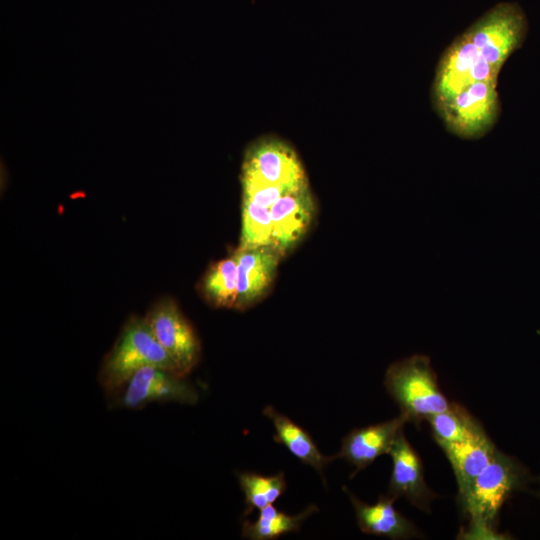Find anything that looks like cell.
I'll list each match as a JSON object with an SVG mask.
<instances>
[{
  "instance_id": "obj_1",
  "label": "cell",
  "mask_w": 540,
  "mask_h": 540,
  "mask_svg": "<svg viewBox=\"0 0 540 540\" xmlns=\"http://www.w3.org/2000/svg\"><path fill=\"white\" fill-rule=\"evenodd\" d=\"M527 32V18L520 5L500 2L491 7L441 56L433 81V105L449 100L474 82L497 80Z\"/></svg>"
},
{
  "instance_id": "obj_2",
  "label": "cell",
  "mask_w": 540,
  "mask_h": 540,
  "mask_svg": "<svg viewBox=\"0 0 540 540\" xmlns=\"http://www.w3.org/2000/svg\"><path fill=\"white\" fill-rule=\"evenodd\" d=\"M529 481L526 467L497 449L489 465L457 496L468 520V528L462 531L464 538H498L494 527L503 504L514 493L527 488Z\"/></svg>"
},
{
  "instance_id": "obj_3",
  "label": "cell",
  "mask_w": 540,
  "mask_h": 540,
  "mask_svg": "<svg viewBox=\"0 0 540 540\" xmlns=\"http://www.w3.org/2000/svg\"><path fill=\"white\" fill-rule=\"evenodd\" d=\"M148 366L161 367L180 374L176 364L157 341L145 319L132 317L125 323L114 345L102 361L98 373L99 384L110 396L134 373Z\"/></svg>"
},
{
  "instance_id": "obj_4",
  "label": "cell",
  "mask_w": 540,
  "mask_h": 540,
  "mask_svg": "<svg viewBox=\"0 0 540 540\" xmlns=\"http://www.w3.org/2000/svg\"><path fill=\"white\" fill-rule=\"evenodd\" d=\"M384 385L400 413L415 425L452 404L439 387L429 357L423 354L392 363L386 370Z\"/></svg>"
},
{
  "instance_id": "obj_5",
  "label": "cell",
  "mask_w": 540,
  "mask_h": 540,
  "mask_svg": "<svg viewBox=\"0 0 540 540\" xmlns=\"http://www.w3.org/2000/svg\"><path fill=\"white\" fill-rule=\"evenodd\" d=\"M434 108L450 133L479 139L493 128L500 114L497 80L474 82Z\"/></svg>"
},
{
  "instance_id": "obj_6",
  "label": "cell",
  "mask_w": 540,
  "mask_h": 540,
  "mask_svg": "<svg viewBox=\"0 0 540 540\" xmlns=\"http://www.w3.org/2000/svg\"><path fill=\"white\" fill-rule=\"evenodd\" d=\"M184 377L161 367H144L110 397L114 406L131 410L152 403L194 405L199 399L198 391Z\"/></svg>"
},
{
  "instance_id": "obj_7",
  "label": "cell",
  "mask_w": 540,
  "mask_h": 540,
  "mask_svg": "<svg viewBox=\"0 0 540 540\" xmlns=\"http://www.w3.org/2000/svg\"><path fill=\"white\" fill-rule=\"evenodd\" d=\"M153 335L186 376L200 359L201 346L193 327L172 299L157 302L144 317Z\"/></svg>"
},
{
  "instance_id": "obj_8",
  "label": "cell",
  "mask_w": 540,
  "mask_h": 540,
  "mask_svg": "<svg viewBox=\"0 0 540 540\" xmlns=\"http://www.w3.org/2000/svg\"><path fill=\"white\" fill-rule=\"evenodd\" d=\"M271 244L281 257L301 240L309 229L316 207L308 183L284 194L270 208Z\"/></svg>"
},
{
  "instance_id": "obj_9",
  "label": "cell",
  "mask_w": 540,
  "mask_h": 540,
  "mask_svg": "<svg viewBox=\"0 0 540 540\" xmlns=\"http://www.w3.org/2000/svg\"><path fill=\"white\" fill-rule=\"evenodd\" d=\"M389 455L392 472L388 494L395 499L403 497L419 510L430 513V504L438 495L426 484L421 458L407 440L403 429L398 433Z\"/></svg>"
},
{
  "instance_id": "obj_10",
  "label": "cell",
  "mask_w": 540,
  "mask_h": 540,
  "mask_svg": "<svg viewBox=\"0 0 540 540\" xmlns=\"http://www.w3.org/2000/svg\"><path fill=\"white\" fill-rule=\"evenodd\" d=\"M237 299L234 308L245 310L260 301L269 290L281 256L270 246L238 248Z\"/></svg>"
},
{
  "instance_id": "obj_11",
  "label": "cell",
  "mask_w": 540,
  "mask_h": 540,
  "mask_svg": "<svg viewBox=\"0 0 540 540\" xmlns=\"http://www.w3.org/2000/svg\"><path fill=\"white\" fill-rule=\"evenodd\" d=\"M407 422V418L400 413L388 421L356 428L342 439L336 456L354 466L353 477L379 456L389 454L398 433Z\"/></svg>"
},
{
  "instance_id": "obj_12",
  "label": "cell",
  "mask_w": 540,
  "mask_h": 540,
  "mask_svg": "<svg viewBox=\"0 0 540 540\" xmlns=\"http://www.w3.org/2000/svg\"><path fill=\"white\" fill-rule=\"evenodd\" d=\"M243 174L274 185L298 186L307 182L294 151L277 141L254 146L246 156Z\"/></svg>"
},
{
  "instance_id": "obj_13",
  "label": "cell",
  "mask_w": 540,
  "mask_h": 540,
  "mask_svg": "<svg viewBox=\"0 0 540 540\" xmlns=\"http://www.w3.org/2000/svg\"><path fill=\"white\" fill-rule=\"evenodd\" d=\"M354 508L357 524L365 534L389 539H409L421 537V532L394 506L395 498L380 495L373 503H365L352 492L344 489Z\"/></svg>"
},
{
  "instance_id": "obj_14",
  "label": "cell",
  "mask_w": 540,
  "mask_h": 540,
  "mask_svg": "<svg viewBox=\"0 0 540 540\" xmlns=\"http://www.w3.org/2000/svg\"><path fill=\"white\" fill-rule=\"evenodd\" d=\"M441 449L453 469L459 495L465 492L489 465L498 448L482 430L466 441L447 445Z\"/></svg>"
},
{
  "instance_id": "obj_15",
  "label": "cell",
  "mask_w": 540,
  "mask_h": 540,
  "mask_svg": "<svg viewBox=\"0 0 540 540\" xmlns=\"http://www.w3.org/2000/svg\"><path fill=\"white\" fill-rule=\"evenodd\" d=\"M263 414L274 426L275 442L283 444L294 457L313 467L324 479L323 471L330 462L337 459L336 454L324 455L306 430L272 406H266Z\"/></svg>"
},
{
  "instance_id": "obj_16",
  "label": "cell",
  "mask_w": 540,
  "mask_h": 540,
  "mask_svg": "<svg viewBox=\"0 0 540 540\" xmlns=\"http://www.w3.org/2000/svg\"><path fill=\"white\" fill-rule=\"evenodd\" d=\"M318 511L315 504L308 505L297 515H288L275 508L273 504L259 510L255 521L242 522V538L250 540H273L282 535L298 532L304 521Z\"/></svg>"
},
{
  "instance_id": "obj_17",
  "label": "cell",
  "mask_w": 540,
  "mask_h": 540,
  "mask_svg": "<svg viewBox=\"0 0 540 540\" xmlns=\"http://www.w3.org/2000/svg\"><path fill=\"white\" fill-rule=\"evenodd\" d=\"M432 436L440 448L470 439L483 427L462 406L452 403L451 406L428 420Z\"/></svg>"
},
{
  "instance_id": "obj_18",
  "label": "cell",
  "mask_w": 540,
  "mask_h": 540,
  "mask_svg": "<svg viewBox=\"0 0 540 540\" xmlns=\"http://www.w3.org/2000/svg\"><path fill=\"white\" fill-rule=\"evenodd\" d=\"M237 287L238 266L234 254L212 265L201 282L205 299L216 307H234Z\"/></svg>"
},
{
  "instance_id": "obj_19",
  "label": "cell",
  "mask_w": 540,
  "mask_h": 540,
  "mask_svg": "<svg viewBox=\"0 0 540 540\" xmlns=\"http://www.w3.org/2000/svg\"><path fill=\"white\" fill-rule=\"evenodd\" d=\"M237 476L245 497L244 515L273 504L287 488L283 472L270 476L240 472Z\"/></svg>"
},
{
  "instance_id": "obj_20",
  "label": "cell",
  "mask_w": 540,
  "mask_h": 540,
  "mask_svg": "<svg viewBox=\"0 0 540 540\" xmlns=\"http://www.w3.org/2000/svg\"><path fill=\"white\" fill-rule=\"evenodd\" d=\"M271 232L270 208L243 199L239 248L270 246Z\"/></svg>"
},
{
  "instance_id": "obj_21",
  "label": "cell",
  "mask_w": 540,
  "mask_h": 540,
  "mask_svg": "<svg viewBox=\"0 0 540 540\" xmlns=\"http://www.w3.org/2000/svg\"><path fill=\"white\" fill-rule=\"evenodd\" d=\"M539 495H540V489H539Z\"/></svg>"
}]
</instances>
